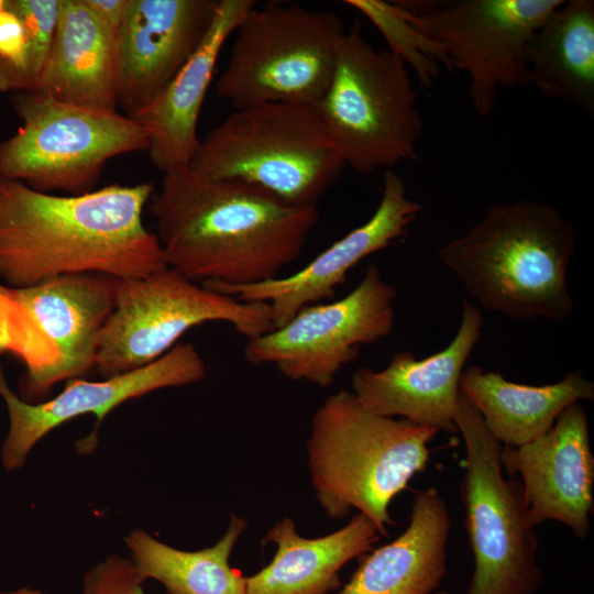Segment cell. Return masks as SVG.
Returning <instances> with one entry per match:
<instances>
[{"instance_id": "6da1fadb", "label": "cell", "mask_w": 594, "mask_h": 594, "mask_svg": "<svg viewBox=\"0 0 594 594\" xmlns=\"http://www.w3.org/2000/svg\"><path fill=\"white\" fill-rule=\"evenodd\" d=\"M150 211L166 265L201 285L278 277L319 220L317 206H293L257 186L189 167L164 174Z\"/></svg>"}, {"instance_id": "7a4b0ae2", "label": "cell", "mask_w": 594, "mask_h": 594, "mask_svg": "<svg viewBox=\"0 0 594 594\" xmlns=\"http://www.w3.org/2000/svg\"><path fill=\"white\" fill-rule=\"evenodd\" d=\"M153 186L55 195L0 177V279L13 289L68 274L138 278L168 267L143 221Z\"/></svg>"}, {"instance_id": "3957f363", "label": "cell", "mask_w": 594, "mask_h": 594, "mask_svg": "<svg viewBox=\"0 0 594 594\" xmlns=\"http://www.w3.org/2000/svg\"><path fill=\"white\" fill-rule=\"evenodd\" d=\"M575 227L540 201L495 204L438 250L441 263L483 308L515 320L562 321L574 302L566 272Z\"/></svg>"}, {"instance_id": "277c9868", "label": "cell", "mask_w": 594, "mask_h": 594, "mask_svg": "<svg viewBox=\"0 0 594 594\" xmlns=\"http://www.w3.org/2000/svg\"><path fill=\"white\" fill-rule=\"evenodd\" d=\"M437 433L374 414L351 391L330 395L316 409L307 441L310 481L321 509L331 519L358 509L386 536L393 524L389 504L425 470Z\"/></svg>"}, {"instance_id": "5b68a950", "label": "cell", "mask_w": 594, "mask_h": 594, "mask_svg": "<svg viewBox=\"0 0 594 594\" xmlns=\"http://www.w3.org/2000/svg\"><path fill=\"white\" fill-rule=\"evenodd\" d=\"M345 166L316 105L234 109L200 140L189 168L257 186L293 206H317Z\"/></svg>"}, {"instance_id": "8992f818", "label": "cell", "mask_w": 594, "mask_h": 594, "mask_svg": "<svg viewBox=\"0 0 594 594\" xmlns=\"http://www.w3.org/2000/svg\"><path fill=\"white\" fill-rule=\"evenodd\" d=\"M316 107L342 161L358 173L418 160L424 122L407 64L374 47L358 20L343 35L332 79Z\"/></svg>"}, {"instance_id": "52a82bcc", "label": "cell", "mask_w": 594, "mask_h": 594, "mask_svg": "<svg viewBox=\"0 0 594 594\" xmlns=\"http://www.w3.org/2000/svg\"><path fill=\"white\" fill-rule=\"evenodd\" d=\"M345 31L331 12L296 2L255 4L233 32L217 96L234 109L265 102L317 105L332 79Z\"/></svg>"}, {"instance_id": "ba28073f", "label": "cell", "mask_w": 594, "mask_h": 594, "mask_svg": "<svg viewBox=\"0 0 594 594\" xmlns=\"http://www.w3.org/2000/svg\"><path fill=\"white\" fill-rule=\"evenodd\" d=\"M454 424L465 448L460 495L474 565L465 594H536L543 576L522 485L503 475V446L461 394Z\"/></svg>"}, {"instance_id": "9c48e42d", "label": "cell", "mask_w": 594, "mask_h": 594, "mask_svg": "<svg viewBox=\"0 0 594 594\" xmlns=\"http://www.w3.org/2000/svg\"><path fill=\"white\" fill-rule=\"evenodd\" d=\"M11 101L22 124L0 142V177L35 190L91 191L109 160L147 151L146 131L118 111L66 103L40 92H15Z\"/></svg>"}, {"instance_id": "30bf717a", "label": "cell", "mask_w": 594, "mask_h": 594, "mask_svg": "<svg viewBox=\"0 0 594 594\" xmlns=\"http://www.w3.org/2000/svg\"><path fill=\"white\" fill-rule=\"evenodd\" d=\"M226 322L246 338L273 330L266 302L241 301L166 267L119 279L113 312L101 331L94 369L101 378L146 366L194 327Z\"/></svg>"}, {"instance_id": "8fae6325", "label": "cell", "mask_w": 594, "mask_h": 594, "mask_svg": "<svg viewBox=\"0 0 594 594\" xmlns=\"http://www.w3.org/2000/svg\"><path fill=\"white\" fill-rule=\"evenodd\" d=\"M564 0H398L397 13L469 77L475 113L492 114L501 88L528 85L526 48Z\"/></svg>"}, {"instance_id": "7c38bea8", "label": "cell", "mask_w": 594, "mask_h": 594, "mask_svg": "<svg viewBox=\"0 0 594 594\" xmlns=\"http://www.w3.org/2000/svg\"><path fill=\"white\" fill-rule=\"evenodd\" d=\"M396 288L370 264L344 297L301 308L285 324L246 341L252 365L272 364L292 381L329 387L361 349L387 337L394 327Z\"/></svg>"}, {"instance_id": "4fadbf2b", "label": "cell", "mask_w": 594, "mask_h": 594, "mask_svg": "<svg viewBox=\"0 0 594 594\" xmlns=\"http://www.w3.org/2000/svg\"><path fill=\"white\" fill-rule=\"evenodd\" d=\"M206 375L207 365L196 346L177 343L146 366L100 381L72 378L55 397L29 403L11 391L0 364V396L9 416V430L1 447L2 466L7 471L23 468L37 442L78 416L94 414L98 427L110 411L130 399L193 384Z\"/></svg>"}, {"instance_id": "5bb4252c", "label": "cell", "mask_w": 594, "mask_h": 594, "mask_svg": "<svg viewBox=\"0 0 594 594\" xmlns=\"http://www.w3.org/2000/svg\"><path fill=\"white\" fill-rule=\"evenodd\" d=\"M118 282L101 273H79L11 288L9 306L16 337L36 348L40 333L56 350L42 397L57 382L94 369L101 331L116 307Z\"/></svg>"}, {"instance_id": "9a60e30c", "label": "cell", "mask_w": 594, "mask_h": 594, "mask_svg": "<svg viewBox=\"0 0 594 594\" xmlns=\"http://www.w3.org/2000/svg\"><path fill=\"white\" fill-rule=\"evenodd\" d=\"M422 209V205L407 196L403 178L393 169H385L381 200L370 219L299 271L251 285H202L241 301L266 302L276 329L301 308L333 297L348 273L363 258L404 240Z\"/></svg>"}, {"instance_id": "2e32d148", "label": "cell", "mask_w": 594, "mask_h": 594, "mask_svg": "<svg viewBox=\"0 0 594 594\" xmlns=\"http://www.w3.org/2000/svg\"><path fill=\"white\" fill-rule=\"evenodd\" d=\"M482 329L480 309L463 300L460 326L443 350L420 360L400 351L382 370L360 367L351 376V392L374 414L454 435L460 378Z\"/></svg>"}, {"instance_id": "e0dca14e", "label": "cell", "mask_w": 594, "mask_h": 594, "mask_svg": "<svg viewBox=\"0 0 594 594\" xmlns=\"http://www.w3.org/2000/svg\"><path fill=\"white\" fill-rule=\"evenodd\" d=\"M501 463L519 474L532 524L556 520L576 538L591 529L594 506V455L588 420L580 403L569 405L553 426L519 447H502Z\"/></svg>"}, {"instance_id": "ac0fdd59", "label": "cell", "mask_w": 594, "mask_h": 594, "mask_svg": "<svg viewBox=\"0 0 594 594\" xmlns=\"http://www.w3.org/2000/svg\"><path fill=\"white\" fill-rule=\"evenodd\" d=\"M219 0H132L119 34V106L131 116L152 101L196 52Z\"/></svg>"}, {"instance_id": "d6986e66", "label": "cell", "mask_w": 594, "mask_h": 594, "mask_svg": "<svg viewBox=\"0 0 594 594\" xmlns=\"http://www.w3.org/2000/svg\"><path fill=\"white\" fill-rule=\"evenodd\" d=\"M255 4L253 0H219L196 52L152 101L128 116L146 131L150 160L163 174L189 166L200 142L198 119L220 52Z\"/></svg>"}, {"instance_id": "ffe728a7", "label": "cell", "mask_w": 594, "mask_h": 594, "mask_svg": "<svg viewBox=\"0 0 594 594\" xmlns=\"http://www.w3.org/2000/svg\"><path fill=\"white\" fill-rule=\"evenodd\" d=\"M32 92L76 106L117 111L118 37L97 19L86 0H59L48 62Z\"/></svg>"}, {"instance_id": "44dd1931", "label": "cell", "mask_w": 594, "mask_h": 594, "mask_svg": "<svg viewBox=\"0 0 594 594\" xmlns=\"http://www.w3.org/2000/svg\"><path fill=\"white\" fill-rule=\"evenodd\" d=\"M451 517L435 487L416 493L407 528L365 556L336 594H432L447 573Z\"/></svg>"}, {"instance_id": "7402d4cb", "label": "cell", "mask_w": 594, "mask_h": 594, "mask_svg": "<svg viewBox=\"0 0 594 594\" xmlns=\"http://www.w3.org/2000/svg\"><path fill=\"white\" fill-rule=\"evenodd\" d=\"M374 522L358 513L342 528L305 538L292 518L268 529L265 541L276 546L272 561L246 576V594H329L340 586L339 571L380 540Z\"/></svg>"}, {"instance_id": "603a6c76", "label": "cell", "mask_w": 594, "mask_h": 594, "mask_svg": "<svg viewBox=\"0 0 594 594\" xmlns=\"http://www.w3.org/2000/svg\"><path fill=\"white\" fill-rule=\"evenodd\" d=\"M459 391L479 411L490 433L506 447L532 441L546 433L569 405L594 399V384L580 371L557 383L532 386L471 365L461 375Z\"/></svg>"}, {"instance_id": "cb8c5ba5", "label": "cell", "mask_w": 594, "mask_h": 594, "mask_svg": "<svg viewBox=\"0 0 594 594\" xmlns=\"http://www.w3.org/2000/svg\"><path fill=\"white\" fill-rule=\"evenodd\" d=\"M528 85L544 98L594 113V1H563L534 32Z\"/></svg>"}, {"instance_id": "d4e9b609", "label": "cell", "mask_w": 594, "mask_h": 594, "mask_svg": "<svg viewBox=\"0 0 594 594\" xmlns=\"http://www.w3.org/2000/svg\"><path fill=\"white\" fill-rule=\"evenodd\" d=\"M246 526L232 516L219 541L195 551L170 547L142 529L130 531L124 543L144 580L160 582L168 594H246V576L230 565Z\"/></svg>"}, {"instance_id": "484cf974", "label": "cell", "mask_w": 594, "mask_h": 594, "mask_svg": "<svg viewBox=\"0 0 594 594\" xmlns=\"http://www.w3.org/2000/svg\"><path fill=\"white\" fill-rule=\"evenodd\" d=\"M345 2L373 21L388 42V50L399 55L407 65L415 67L424 86L432 85L439 76V66L452 70L442 50L403 19L392 2L380 0H346Z\"/></svg>"}, {"instance_id": "4316f807", "label": "cell", "mask_w": 594, "mask_h": 594, "mask_svg": "<svg viewBox=\"0 0 594 594\" xmlns=\"http://www.w3.org/2000/svg\"><path fill=\"white\" fill-rule=\"evenodd\" d=\"M8 6L24 21L29 32L25 65L9 92L35 91L51 54L58 18L59 0H8Z\"/></svg>"}, {"instance_id": "83f0119b", "label": "cell", "mask_w": 594, "mask_h": 594, "mask_svg": "<svg viewBox=\"0 0 594 594\" xmlns=\"http://www.w3.org/2000/svg\"><path fill=\"white\" fill-rule=\"evenodd\" d=\"M145 582L130 558L111 554L85 572L80 594H145Z\"/></svg>"}, {"instance_id": "f1b7e54d", "label": "cell", "mask_w": 594, "mask_h": 594, "mask_svg": "<svg viewBox=\"0 0 594 594\" xmlns=\"http://www.w3.org/2000/svg\"><path fill=\"white\" fill-rule=\"evenodd\" d=\"M97 19L117 37L125 23L132 0H86Z\"/></svg>"}, {"instance_id": "f546056e", "label": "cell", "mask_w": 594, "mask_h": 594, "mask_svg": "<svg viewBox=\"0 0 594 594\" xmlns=\"http://www.w3.org/2000/svg\"><path fill=\"white\" fill-rule=\"evenodd\" d=\"M0 594H47L44 591L40 588H31V587H19L16 590L12 591H0Z\"/></svg>"}, {"instance_id": "4dcf8cb0", "label": "cell", "mask_w": 594, "mask_h": 594, "mask_svg": "<svg viewBox=\"0 0 594 594\" xmlns=\"http://www.w3.org/2000/svg\"><path fill=\"white\" fill-rule=\"evenodd\" d=\"M8 288H9L8 286L0 283V295L4 294L8 290ZM4 352H9V345H8V342H7L6 338L3 337V334L0 331V354H2Z\"/></svg>"}, {"instance_id": "1f68e13d", "label": "cell", "mask_w": 594, "mask_h": 594, "mask_svg": "<svg viewBox=\"0 0 594 594\" xmlns=\"http://www.w3.org/2000/svg\"><path fill=\"white\" fill-rule=\"evenodd\" d=\"M8 0H0V12L7 8Z\"/></svg>"}, {"instance_id": "d6a6232c", "label": "cell", "mask_w": 594, "mask_h": 594, "mask_svg": "<svg viewBox=\"0 0 594 594\" xmlns=\"http://www.w3.org/2000/svg\"><path fill=\"white\" fill-rule=\"evenodd\" d=\"M432 594H450V593H447V592H435Z\"/></svg>"}]
</instances>
